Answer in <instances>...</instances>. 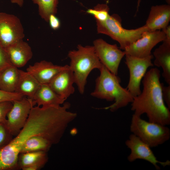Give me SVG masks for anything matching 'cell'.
Returning <instances> with one entry per match:
<instances>
[{
    "label": "cell",
    "mask_w": 170,
    "mask_h": 170,
    "mask_svg": "<svg viewBox=\"0 0 170 170\" xmlns=\"http://www.w3.org/2000/svg\"><path fill=\"white\" fill-rule=\"evenodd\" d=\"M70 104L57 107L32 106L25 125L5 146L0 149V170L18 167L21 149L26 141L36 136H42L52 144L58 143L68 124L77 114L68 110Z\"/></svg>",
    "instance_id": "cell-1"
},
{
    "label": "cell",
    "mask_w": 170,
    "mask_h": 170,
    "mask_svg": "<svg viewBox=\"0 0 170 170\" xmlns=\"http://www.w3.org/2000/svg\"><path fill=\"white\" fill-rule=\"evenodd\" d=\"M160 76V71L156 68L146 72L142 80L143 90L134 97L131 110L139 116L145 114L149 121L167 126L170 124V109L162 98Z\"/></svg>",
    "instance_id": "cell-2"
},
{
    "label": "cell",
    "mask_w": 170,
    "mask_h": 170,
    "mask_svg": "<svg viewBox=\"0 0 170 170\" xmlns=\"http://www.w3.org/2000/svg\"><path fill=\"white\" fill-rule=\"evenodd\" d=\"M99 70L100 74L96 79L95 89L91 95L107 101H114L104 109L114 112L132 102L134 97L127 88L121 86V79L117 75L111 73L103 65Z\"/></svg>",
    "instance_id": "cell-3"
},
{
    "label": "cell",
    "mask_w": 170,
    "mask_h": 170,
    "mask_svg": "<svg viewBox=\"0 0 170 170\" xmlns=\"http://www.w3.org/2000/svg\"><path fill=\"white\" fill-rule=\"evenodd\" d=\"M77 49L70 51L68 56L70 59L69 66L73 73L75 83L80 93L83 94L90 73L94 69L99 70L103 65L96 55L93 46H83L78 45Z\"/></svg>",
    "instance_id": "cell-4"
},
{
    "label": "cell",
    "mask_w": 170,
    "mask_h": 170,
    "mask_svg": "<svg viewBox=\"0 0 170 170\" xmlns=\"http://www.w3.org/2000/svg\"><path fill=\"white\" fill-rule=\"evenodd\" d=\"M96 21L97 32L106 35L116 41L120 44V49L124 50L140 38L144 32L148 31L145 25L134 29L123 28L121 17L116 14L109 15L104 21Z\"/></svg>",
    "instance_id": "cell-5"
},
{
    "label": "cell",
    "mask_w": 170,
    "mask_h": 170,
    "mask_svg": "<svg viewBox=\"0 0 170 170\" xmlns=\"http://www.w3.org/2000/svg\"><path fill=\"white\" fill-rule=\"evenodd\" d=\"M130 129L132 134L151 148L162 144L170 138V129L167 126L146 121L134 114L131 118Z\"/></svg>",
    "instance_id": "cell-6"
},
{
    "label": "cell",
    "mask_w": 170,
    "mask_h": 170,
    "mask_svg": "<svg viewBox=\"0 0 170 170\" xmlns=\"http://www.w3.org/2000/svg\"><path fill=\"white\" fill-rule=\"evenodd\" d=\"M125 64L129 72V79L126 88L133 97L141 92V82L148 68L153 66L152 60L153 56L151 54L144 58H139L125 55Z\"/></svg>",
    "instance_id": "cell-7"
},
{
    "label": "cell",
    "mask_w": 170,
    "mask_h": 170,
    "mask_svg": "<svg viewBox=\"0 0 170 170\" xmlns=\"http://www.w3.org/2000/svg\"><path fill=\"white\" fill-rule=\"evenodd\" d=\"M24 30L16 16L0 13V43L5 48L23 39Z\"/></svg>",
    "instance_id": "cell-8"
},
{
    "label": "cell",
    "mask_w": 170,
    "mask_h": 170,
    "mask_svg": "<svg viewBox=\"0 0 170 170\" xmlns=\"http://www.w3.org/2000/svg\"><path fill=\"white\" fill-rule=\"evenodd\" d=\"M127 147L130 150V152L127 157L128 162H132L136 160H145L151 164L157 170L160 169V164L163 167L170 166V161L165 162L158 160L151 149V147L147 144L133 134H131L125 142Z\"/></svg>",
    "instance_id": "cell-9"
},
{
    "label": "cell",
    "mask_w": 170,
    "mask_h": 170,
    "mask_svg": "<svg viewBox=\"0 0 170 170\" xmlns=\"http://www.w3.org/2000/svg\"><path fill=\"white\" fill-rule=\"evenodd\" d=\"M95 53L102 64L113 74L117 75L121 61L125 55L116 44H110L102 39L94 42Z\"/></svg>",
    "instance_id": "cell-10"
},
{
    "label": "cell",
    "mask_w": 170,
    "mask_h": 170,
    "mask_svg": "<svg viewBox=\"0 0 170 170\" xmlns=\"http://www.w3.org/2000/svg\"><path fill=\"white\" fill-rule=\"evenodd\" d=\"M34 105L32 100L26 96L13 102L5 124L13 136H16L23 127Z\"/></svg>",
    "instance_id": "cell-11"
},
{
    "label": "cell",
    "mask_w": 170,
    "mask_h": 170,
    "mask_svg": "<svg viewBox=\"0 0 170 170\" xmlns=\"http://www.w3.org/2000/svg\"><path fill=\"white\" fill-rule=\"evenodd\" d=\"M165 38L164 32L160 30L144 32L141 37L124 50L125 55L144 58L151 55L153 48Z\"/></svg>",
    "instance_id": "cell-12"
},
{
    "label": "cell",
    "mask_w": 170,
    "mask_h": 170,
    "mask_svg": "<svg viewBox=\"0 0 170 170\" xmlns=\"http://www.w3.org/2000/svg\"><path fill=\"white\" fill-rule=\"evenodd\" d=\"M75 79L69 65L58 73L48 84L57 94L66 99L75 91Z\"/></svg>",
    "instance_id": "cell-13"
},
{
    "label": "cell",
    "mask_w": 170,
    "mask_h": 170,
    "mask_svg": "<svg viewBox=\"0 0 170 170\" xmlns=\"http://www.w3.org/2000/svg\"><path fill=\"white\" fill-rule=\"evenodd\" d=\"M66 65H54L51 62L43 60L29 65L26 71L31 74L40 84H48Z\"/></svg>",
    "instance_id": "cell-14"
},
{
    "label": "cell",
    "mask_w": 170,
    "mask_h": 170,
    "mask_svg": "<svg viewBox=\"0 0 170 170\" xmlns=\"http://www.w3.org/2000/svg\"><path fill=\"white\" fill-rule=\"evenodd\" d=\"M170 20V6L163 4L151 7L146 24L148 31L162 29L168 26Z\"/></svg>",
    "instance_id": "cell-15"
},
{
    "label": "cell",
    "mask_w": 170,
    "mask_h": 170,
    "mask_svg": "<svg viewBox=\"0 0 170 170\" xmlns=\"http://www.w3.org/2000/svg\"><path fill=\"white\" fill-rule=\"evenodd\" d=\"M5 49L12 65L17 68L25 66L32 57L31 47L23 39Z\"/></svg>",
    "instance_id": "cell-16"
},
{
    "label": "cell",
    "mask_w": 170,
    "mask_h": 170,
    "mask_svg": "<svg viewBox=\"0 0 170 170\" xmlns=\"http://www.w3.org/2000/svg\"><path fill=\"white\" fill-rule=\"evenodd\" d=\"M34 105L42 107H57L66 99L57 94L48 84H41L31 99Z\"/></svg>",
    "instance_id": "cell-17"
},
{
    "label": "cell",
    "mask_w": 170,
    "mask_h": 170,
    "mask_svg": "<svg viewBox=\"0 0 170 170\" xmlns=\"http://www.w3.org/2000/svg\"><path fill=\"white\" fill-rule=\"evenodd\" d=\"M46 152L40 151L20 153L18 167L23 170H37L44 166L48 160Z\"/></svg>",
    "instance_id": "cell-18"
},
{
    "label": "cell",
    "mask_w": 170,
    "mask_h": 170,
    "mask_svg": "<svg viewBox=\"0 0 170 170\" xmlns=\"http://www.w3.org/2000/svg\"><path fill=\"white\" fill-rule=\"evenodd\" d=\"M163 42L153 53L155 58L153 65L162 68V76L166 82L170 85V42Z\"/></svg>",
    "instance_id": "cell-19"
},
{
    "label": "cell",
    "mask_w": 170,
    "mask_h": 170,
    "mask_svg": "<svg viewBox=\"0 0 170 170\" xmlns=\"http://www.w3.org/2000/svg\"><path fill=\"white\" fill-rule=\"evenodd\" d=\"M41 84L30 73L20 70V76L15 92L31 99Z\"/></svg>",
    "instance_id": "cell-20"
},
{
    "label": "cell",
    "mask_w": 170,
    "mask_h": 170,
    "mask_svg": "<svg viewBox=\"0 0 170 170\" xmlns=\"http://www.w3.org/2000/svg\"><path fill=\"white\" fill-rule=\"evenodd\" d=\"M20 76V70L14 65L0 73V89L9 93L15 92Z\"/></svg>",
    "instance_id": "cell-21"
},
{
    "label": "cell",
    "mask_w": 170,
    "mask_h": 170,
    "mask_svg": "<svg viewBox=\"0 0 170 170\" xmlns=\"http://www.w3.org/2000/svg\"><path fill=\"white\" fill-rule=\"evenodd\" d=\"M52 145L48 140L42 136H33L24 143L21 149L20 154L40 151L47 152Z\"/></svg>",
    "instance_id": "cell-22"
},
{
    "label": "cell",
    "mask_w": 170,
    "mask_h": 170,
    "mask_svg": "<svg viewBox=\"0 0 170 170\" xmlns=\"http://www.w3.org/2000/svg\"><path fill=\"white\" fill-rule=\"evenodd\" d=\"M34 3L37 5L39 14L41 18L48 22L50 15H55L57 13L58 0H32Z\"/></svg>",
    "instance_id": "cell-23"
},
{
    "label": "cell",
    "mask_w": 170,
    "mask_h": 170,
    "mask_svg": "<svg viewBox=\"0 0 170 170\" xmlns=\"http://www.w3.org/2000/svg\"><path fill=\"white\" fill-rule=\"evenodd\" d=\"M109 6L105 4H98L93 8L89 9L86 12L93 15L96 20L100 22L105 21L109 14Z\"/></svg>",
    "instance_id": "cell-24"
},
{
    "label": "cell",
    "mask_w": 170,
    "mask_h": 170,
    "mask_svg": "<svg viewBox=\"0 0 170 170\" xmlns=\"http://www.w3.org/2000/svg\"><path fill=\"white\" fill-rule=\"evenodd\" d=\"M13 135L5 125L0 123V149L7 145L12 139Z\"/></svg>",
    "instance_id": "cell-25"
},
{
    "label": "cell",
    "mask_w": 170,
    "mask_h": 170,
    "mask_svg": "<svg viewBox=\"0 0 170 170\" xmlns=\"http://www.w3.org/2000/svg\"><path fill=\"white\" fill-rule=\"evenodd\" d=\"M24 96L19 93H9L0 89V103L2 102L14 101L22 99Z\"/></svg>",
    "instance_id": "cell-26"
},
{
    "label": "cell",
    "mask_w": 170,
    "mask_h": 170,
    "mask_svg": "<svg viewBox=\"0 0 170 170\" xmlns=\"http://www.w3.org/2000/svg\"><path fill=\"white\" fill-rule=\"evenodd\" d=\"M13 102L7 101L0 103V123L5 124L7 115L11 108Z\"/></svg>",
    "instance_id": "cell-27"
},
{
    "label": "cell",
    "mask_w": 170,
    "mask_h": 170,
    "mask_svg": "<svg viewBox=\"0 0 170 170\" xmlns=\"http://www.w3.org/2000/svg\"><path fill=\"white\" fill-rule=\"evenodd\" d=\"M13 65L6 51L0 43V73L7 68Z\"/></svg>",
    "instance_id": "cell-28"
},
{
    "label": "cell",
    "mask_w": 170,
    "mask_h": 170,
    "mask_svg": "<svg viewBox=\"0 0 170 170\" xmlns=\"http://www.w3.org/2000/svg\"><path fill=\"white\" fill-rule=\"evenodd\" d=\"M162 98L165 104L170 109V85L166 86L163 84L162 88Z\"/></svg>",
    "instance_id": "cell-29"
},
{
    "label": "cell",
    "mask_w": 170,
    "mask_h": 170,
    "mask_svg": "<svg viewBox=\"0 0 170 170\" xmlns=\"http://www.w3.org/2000/svg\"><path fill=\"white\" fill-rule=\"evenodd\" d=\"M48 22L51 28L54 30L58 29L60 27V21L55 14H52L50 15Z\"/></svg>",
    "instance_id": "cell-30"
},
{
    "label": "cell",
    "mask_w": 170,
    "mask_h": 170,
    "mask_svg": "<svg viewBox=\"0 0 170 170\" xmlns=\"http://www.w3.org/2000/svg\"><path fill=\"white\" fill-rule=\"evenodd\" d=\"M162 31L164 32L165 35V38L163 41L170 42V26H167L162 29Z\"/></svg>",
    "instance_id": "cell-31"
},
{
    "label": "cell",
    "mask_w": 170,
    "mask_h": 170,
    "mask_svg": "<svg viewBox=\"0 0 170 170\" xmlns=\"http://www.w3.org/2000/svg\"><path fill=\"white\" fill-rule=\"evenodd\" d=\"M12 3L18 4L20 7H22L24 3V0H11Z\"/></svg>",
    "instance_id": "cell-32"
},
{
    "label": "cell",
    "mask_w": 170,
    "mask_h": 170,
    "mask_svg": "<svg viewBox=\"0 0 170 170\" xmlns=\"http://www.w3.org/2000/svg\"><path fill=\"white\" fill-rule=\"evenodd\" d=\"M141 0H138L137 3V10L138 9L139 7L140 3Z\"/></svg>",
    "instance_id": "cell-33"
},
{
    "label": "cell",
    "mask_w": 170,
    "mask_h": 170,
    "mask_svg": "<svg viewBox=\"0 0 170 170\" xmlns=\"http://www.w3.org/2000/svg\"><path fill=\"white\" fill-rule=\"evenodd\" d=\"M166 2H167L168 3H169V0H166Z\"/></svg>",
    "instance_id": "cell-34"
}]
</instances>
